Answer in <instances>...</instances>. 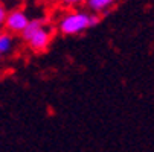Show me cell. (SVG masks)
Masks as SVG:
<instances>
[{"mask_svg":"<svg viewBox=\"0 0 154 152\" xmlns=\"http://www.w3.org/2000/svg\"><path fill=\"white\" fill-rule=\"evenodd\" d=\"M21 37L29 44V47L37 52L46 50L51 43V32L43 26L40 20H29L28 26L21 32Z\"/></svg>","mask_w":154,"mask_h":152,"instance_id":"6da1fadb","label":"cell"},{"mask_svg":"<svg viewBox=\"0 0 154 152\" xmlns=\"http://www.w3.org/2000/svg\"><path fill=\"white\" fill-rule=\"evenodd\" d=\"M90 28V15L85 12H70L60 20L58 29L64 35H78Z\"/></svg>","mask_w":154,"mask_h":152,"instance_id":"7a4b0ae2","label":"cell"},{"mask_svg":"<svg viewBox=\"0 0 154 152\" xmlns=\"http://www.w3.org/2000/svg\"><path fill=\"white\" fill-rule=\"evenodd\" d=\"M28 23H29V17L26 15V12L21 9H14L6 14L3 26L6 28V31L12 34H21L23 29L28 26Z\"/></svg>","mask_w":154,"mask_h":152,"instance_id":"3957f363","label":"cell"},{"mask_svg":"<svg viewBox=\"0 0 154 152\" xmlns=\"http://www.w3.org/2000/svg\"><path fill=\"white\" fill-rule=\"evenodd\" d=\"M115 0H85V5L93 12H105L113 6Z\"/></svg>","mask_w":154,"mask_h":152,"instance_id":"277c9868","label":"cell"},{"mask_svg":"<svg viewBox=\"0 0 154 152\" xmlns=\"http://www.w3.org/2000/svg\"><path fill=\"white\" fill-rule=\"evenodd\" d=\"M12 47V38L9 34L3 32V34H0V55H5L11 50Z\"/></svg>","mask_w":154,"mask_h":152,"instance_id":"5b68a950","label":"cell"},{"mask_svg":"<svg viewBox=\"0 0 154 152\" xmlns=\"http://www.w3.org/2000/svg\"><path fill=\"white\" fill-rule=\"evenodd\" d=\"M6 8H5V5L3 3H0V28H3V25H5V18H6Z\"/></svg>","mask_w":154,"mask_h":152,"instance_id":"8992f818","label":"cell"},{"mask_svg":"<svg viewBox=\"0 0 154 152\" xmlns=\"http://www.w3.org/2000/svg\"><path fill=\"white\" fill-rule=\"evenodd\" d=\"M81 2H85V0H63V3L67 6H73V5H78Z\"/></svg>","mask_w":154,"mask_h":152,"instance_id":"52a82bcc","label":"cell"},{"mask_svg":"<svg viewBox=\"0 0 154 152\" xmlns=\"http://www.w3.org/2000/svg\"><path fill=\"white\" fill-rule=\"evenodd\" d=\"M98 21H99V17L98 15H90V26L98 25Z\"/></svg>","mask_w":154,"mask_h":152,"instance_id":"ba28073f","label":"cell"},{"mask_svg":"<svg viewBox=\"0 0 154 152\" xmlns=\"http://www.w3.org/2000/svg\"><path fill=\"white\" fill-rule=\"evenodd\" d=\"M35 2H41L43 3V2H48V0H35Z\"/></svg>","mask_w":154,"mask_h":152,"instance_id":"9c48e42d","label":"cell"}]
</instances>
